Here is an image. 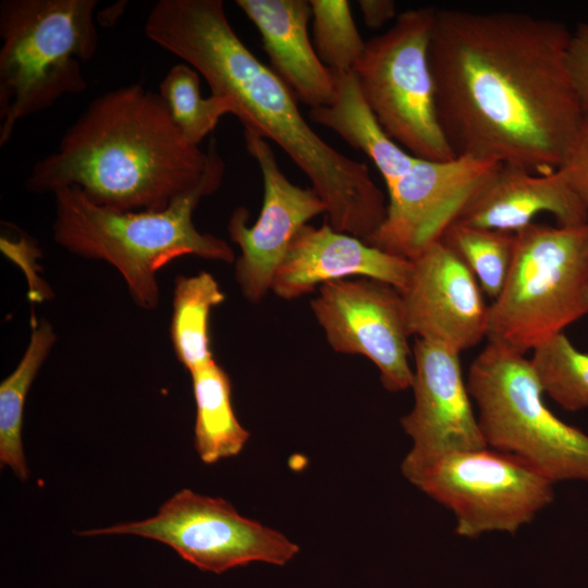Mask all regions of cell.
<instances>
[{"mask_svg":"<svg viewBox=\"0 0 588 588\" xmlns=\"http://www.w3.org/2000/svg\"><path fill=\"white\" fill-rule=\"evenodd\" d=\"M571 34L524 13L436 9L429 61L456 156L538 174L562 166L584 115L566 66Z\"/></svg>","mask_w":588,"mask_h":588,"instance_id":"1","label":"cell"},{"mask_svg":"<svg viewBox=\"0 0 588 588\" xmlns=\"http://www.w3.org/2000/svg\"><path fill=\"white\" fill-rule=\"evenodd\" d=\"M149 40L201 74L224 97L244 132L274 142L305 173L327 207L326 221L367 241L383 223L387 203L366 163L336 150L301 113L297 99L231 26L221 0H159L146 17Z\"/></svg>","mask_w":588,"mask_h":588,"instance_id":"2","label":"cell"},{"mask_svg":"<svg viewBox=\"0 0 588 588\" xmlns=\"http://www.w3.org/2000/svg\"><path fill=\"white\" fill-rule=\"evenodd\" d=\"M207 163V151L184 137L160 95L133 84L91 100L58 148L32 167L26 187H77L119 212L162 210L199 184Z\"/></svg>","mask_w":588,"mask_h":588,"instance_id":"3","label":"cell"},{"mask_svg":"<svg viewBox=\"0 0 588 588\" xmlns=\"http://www.w3.org/2000/svg\"><path fill=\"white\" fill-rule=\"evenodd\" d=\"M199 184L162 210L119 212L90 201L77 187L52 193L54 242L71 254L114 267L140 309L154 310L160 299L158 271L182 256L233 262L234 252L222 238L198 231L193 212L221 185L225 163L216 139Z\"/></svg>","mask_w":588,"mask_h":588,"instance_id":"4","label":"cell"},{"mask_svg":"<svg viewBox=\"0 0 588 588\" xmlns=\"http://www.w3.org/2000/svg\"><path fill=\"white\" fill-rule=\"evenodd\" d=\"M97 0L0 3V146L19 121L84 93L82 62L98 48Z\"/></svg>","mask_w":588,"mask_h":588,"instance_id":"5","label":"cell"},{"mask_svg":"<svg viewBox=\"0 0 588 588\" xmlns=\"http://www.w3.org/2000/svg\"><path fill=\"white\" fill-rule=\"evenodd\" d=\"M466 384L488 448L516 457L553 482L588 481V434L548 408L524 354L489 342L473 360Z\"/></svg>","mask_w":588,"mask_h":588,"instance_id":"6","label":"cell"},{"mask_svg":"<svg viewBox=\"0 0 588 588\" xmlns=\"http://www.w3.org/2000/svg\"><path fill=\"white\" fill-rule=\"evenodd\" d=\"M586 314L588 224L534 222L516 232L509 277L489 305V342L525 354Z\"/></svg>","mask_w":588,"mask_h":588,"instance_id":"7","label":"cell"},{"mask_svg":"<svg viewBox=\"0 0 588 588\" xmlns=\"http://www.w3.org/2000/svg\"><path fill=\"white\" fill-rule=\"evenodd\" d=\"M436 9L404 11L383 34L366 41L353 71L385 133L418 159L457 157L439 122L429 47Z\"/></svg>","mask_w":588,"mask_h":588,"instance_id":"8","label":"cell"},{"mask_svg":"<svg viewBox=\"0 0 588 588\" xmlns=\"http://www.w3.org/2000/svg\"><path fill=\"white\" fill-rule=\"evenodd\" d=\"M428 497L454 513L455 534L515 535L554 500V482L522 461L490 448L453 452L401 469Z\"/></svg>","mask_w":588,"mask_h":588,"instance_id":"9","label":"cell"},{"mask_svg":"<svg viewBox=\"0 0 588 588\" xmlns=\"http://www.w3.org/2000/svg\"><path fill=\"white\" fill-rule=\"evenodd\" d=\"M133 535L159 541L203 572L222 574L250 563L283 566L299 546L278 530L241 515L230 502L184 488L146 519L77 532Z\"/></svg>","mask_w":588,"mask_h":588,"instance_id":"10","label":"cell"},{"mask_svg":"<svg viewBox=\"0 0 588 588\" xmlns=\"http://www.w3.org/2000/svg\"><path fill=\"white\" fill-rule=\"evenodd\" d=\"M318 290L310 306L330 346L371 360L385 390L412 388L409 333L399 290L368 278L332 281Z\"/></svg>","mask_w":588,"mask_h":588,"instance_id":"11","label":"cell"},{"mask_svg":"<svg viewBox=\"0 0 588 588\" xmlns=\"http://www.w3.org/2000/svg\"><path fill=\"white\" fill-rule=\"evenodd\" d=\"M501 162L471 156L416 159L388 188L387 216L365 243L412 260L439 241Z\"/></svg>","mask_w":588,"mask_h":588,"instance_id":"12","label":"cell"},{"mask_svg":"<svg viewBox=\"0 0 588 588\" xmlns=\"http://www.w3.org/2000/svg\"><path fill=\"white\" fill-rule=\"evenodd\" d=\"M244 138L262 174V207L250 226L246 208H235L228 233L241 248L235 264L241 292L249 303H259L271 290L274 273L295 235L310 219L326 215L327 207L314 187L303 188L289 181L265 138L249 132H244Z\"/></svg>","mask_w":588,"mask_h":588,"instance_id":"13","label":"cell"},{"mask_svg":"<svg viewBox=\"0 0 588 588\" xmlns=\"http://www.w3.org/2000/svg\"><path fill=\"white\" fill-rule=\"evenodd\" d=\"M414 406L401 418L413 445L401 464L411 468L441 455L488 448L474 413L458 352L416 338Z\"/></svg>","mask_w":588,"mask_h":588,"instance_id":"14","label":"cell"},{"mask_svg":"<svg viewBox=\"0 0 588 588\" xmlns=\"http://www.w3.org/2000/svg\"><path fill=\"white\" fill-rule=\"evenodd\" d=\"M402 296L409 335L458 353L487 338L489 306L466 265L441 240L411 260Z\"/></svg>","mask_w":588,"mask_h":588,"instance_id":"15","label":"cell"},{"mask_svg":"<svg viewBox=\"0 0 588 588\" xmlns=\"http://www.w3.org/2000/svg\"><path fill=\"white\" fill-rule=\"evenodd\" d=\"M412 261L373 247L363 240L335 231L327 221L319 228L304 225L278 267L271 291L293 299L324 283L363 277L402 291Z\"/></svg>","mask_w":588,"mask_h":588,"instance_id":"16","label":"cell"},{"mask_svg":"<svg viewBox=\"0 0 588 588\" xmlns=\"http://www.w3.org/2000/svg\"><path fill=\"white\" fill-rule=\"evenodd\" d=\"M552 215L560 226L588 224V207L560 170L547 174L501 163L455 222L516 233L536 216Z\"/></svg>","mask_w":588,"mask_h":588,"instance_id":"17","label":"cell"},{"mask_svg":"<svg viewBox=\"0 0 588 588\" xmlns=\"http://www.w3.org/2000/svg\"><path fill=\"white\" fill-rule=\"evenodd\" d=\"M258 29L272 70L298 101L310 108L334 97V74L319 59L308 35L313 17L307 0H236Z\"/></svg>","mask_w":588,"mask_h":588,"instance_id":"18","label":"cell"},{"mask_svg":"<svg viewBox=\"0 0 588 588\" xmlns=\"http://www.w3.org/2000/svg\"><path fill=\"white\" fill-rule=\"evenodd\" d=\"M334 97L330 105L310 108L313 122L335 132L364 152L381 173L387 189L416 161L383 130L365 100L354 71L333 72Z\"/></svg>","mask_w":588,"mask_h":588,"instance_id":"19","label":"cell"},{"mask_svg":"<svg viewBox=\"0 0 588 588\" xmlns=\"http://www.w3.org/2000/svg\"><path fill=\"white\" fill-rule=\"evenodd\" d=\"M196 406L194 445L205 464L242 452L250 434L234 413L232 383L216 362L191 373Z\"/></svg>","mask_w":588,"mask_h":588,"instance_id":"20","label":"cell"},{"mask_svg":"<svg viewBox=\"0 0 588 588\" xmlns=\"http://www.w3.org/2000/svg\"><path fill=\"white\" fill-rule=\"evenodd\" d=\"M57 334L45 318L33 320L29 343L16 368L0 383V466L28 478L22 430L27 393L49 356Z\"/></svg>","mask_w":588,"mask_h":588,"instance_id":"21","label":"cell"},{"mask_svg":"<svg viewBox=\"0 0 588 588\" xmlns=\"http://www.w3.org/2000/svg\"><path fill=\"white\" fill-rule=\"evenodd\" d=\"M224 299L217 280L207 271L175 278L170 339L177 360L189 373L215 360L209 318Z\"/></svg>","mask_w":588,"mask_h":588,"instance_id":"22","label":"cell"},{"mask_svg":"<svg viewBox=\"0 0 588 588\" xmlns=\"http://www.w3.org/2000/svg\"><path fill=\"white\" fill-rule=\"evenodd\" d=\"M440 240L466 265L481 290L494 301L511 270L516 233L453 222Z\"/></svg>","mask_w":588,"mask_h":588,"instance_id":"23","label":"cell"},{"mask_svg":"<svg viewBox=\"0 0 588 588\" xmlns=\"http://www.w3.org/2000/svg\"><path fill=\"white\" fill-rule=\"evenodd\" d=\"M158 94L184 137L195 146L215 130L219 120L234 114L229 99L200 94L199 73L186 63L172 66L159 84Z\"/></svg>","mask_w":588,"mask_h":588,"instance_id":"24","label":"cell"},{"mask_svg":"<svg viewBox=\"0 0 588 588\" xmlns=\"http://www.w3.org/2000/svg\"><path fill=\"white\" fill-rule=\"evenodd\" d=\"M530 362L543 393L562 408H588V354L577 350L563 332L538 345Z\"/></svg>","mask_w":588,"mask_h":588,"instance_id":"25","label":"cell"},{"mask_svg":"<svg viewBox=\"0 0 588 588\" xmlns=\"http://www.w3.org/2000/svg\"><path fill=\"white\" fill-rule=\"evenodd\" d=\"M314 48L332 72L352 71L366 48L347 0H310Z\"/></svg>","mask_w":588,"mask_h":588,"instance_id":"26","label":"cell"},{"mask_svg":"<svg viewBox=\"0 0 588 588\" xmlns=\"http://www.w3.org/2000/svg\"><path fill=\"white\" fill-rule=\"evenodd\" d=\"M558 170L588 207V113H584L576 136Z\"/></svg>","mask_w":588,"mask_h":588,"instance_id":"27","label":"cell"},{"mask_svg":"<svg viewBox=\"0 0 588 588\" xmlns=\"http://www.w3.org/2000/svg\"><path fill=\"white\" fill-rule=\"evenodd\" d=\"M566 66L583 113H588V23L578 25L571 34Z\"/></svg>","mask_w":588,"mask_h":588,"instance_id":"28","label":"cell"},{"mask_svg":"<svg viewBox=\"0 0 588 588\" xmlns=\"http://www.w3.org/2000/svg\"><path fill=\"white\" fill-rule=\"evenodd\" d=\"M358 8L364 23L372 29L382 27L399 15L393 0H359Z\"/></svg>","mask_w":588,"mask_h":588,"instance_id":"29","label":"cell"}]
</instances>
